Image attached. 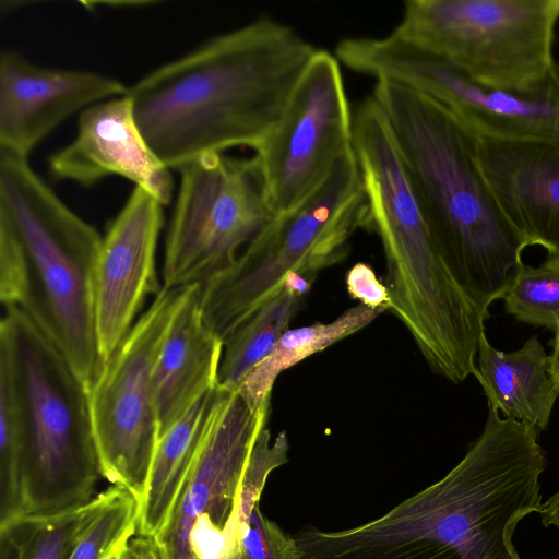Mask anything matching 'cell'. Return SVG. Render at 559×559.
Instances as JSON below:
<instances>
[{"label": "cell", "mask_w": 559, "mask_h": 559, "mask_svg": "<svg viewBox=\"0 0 559 559\" xmlns=\"http://www.w3.org/2000/svg\"><path fill=\"white\" fill-rule=\"evenodd\" d=\"M317 49L264 16L157 67L126 95L152 150L179 170L204 154L257 151Z\"/></svg>", "instance_id": "1"}, {"label": "cell", "mask_w": 559, "mask_h": 559, "mask_svg": "<svg viewBox=\"0 0 559 559\" xmlns=\"http://www.w3.org/2000/svg\"><path fill=\"white\" fill-rule=\"evenodd\" d=\"M371 96L383 111L432 236L457 282L489 317L522 264L527 241L499 207L477 139L441 105L391 81Z\"/></svg>", "instance_id": "2"}, {"label": "cell", "mask_w": 559, "mask_h": 559, "mask_svg": "<svg viewBox=\"0 0 559 559\" xmlns=\"http://www.w3.org/2000/svg\"><path fill=\"white\" fill-rule=\"evenodd\" d=\"M102 239L28 158L0 150V300L46 335L87 391L105 366L94 309Z\"/></svg>", "instance_id": "3"}, {"label": "cell", "mask_w": 559, "mask_h": 559, "mask_svg": "<svg viewBox=\"0 0 559 559\" xmlns=\"http://www.w3.org/2000/svg\"><path fill=\"white\" fill-rule=\"evenodd\" d=\"M0 322V377L16 412L23 515L93 500L102 476L88 391L68 360L17 308Z\"/></svg>", "instance_id": "4"}, {"label": "cell", "mask_w": 559, "mask_h": 559, "mask_svg": "<svg viewBox=\"0 0 559 559\" xmlns=\"http://www.w3.org/2000/svg\"><path fill=\"white\" fill-rule=\"evenodd\" d=\"M367 227V199L352 147L311 194L275 215L230 267L201 285L206 326L225 342L288 274L317 277L344 260L352 236Z\"/></svg>", "instance_id": "5"}, {"label": "cell", "mask_w": 559, "mask_h": 559, "mask_svg": "<svg viewBox=\"0 0 559 559\" xmlns=\"http://www.w3.org/2000/svg\"><path fill=\"white\" fill-rule=\"evenodd\" d=\"M559 0H407L391 32L473 81L512 92L552 71Z\"/></svg>", "instance_id": "6"}, {"label": "cell", "mask_w": 559, "mask_h": 559, "mask_svg": "<svg viewBox=\"0 0 559 559\" xmlns=\"http://www.w3.org/2000/svg\"><path fill=\"white\" fill-rule=\"evenodd\" d=\"M336 56L352 71L429 97L478 138L559 143V63L535 88L512 92L481 85L392 33L344 38Z\"/></svg>", "instance_id": "7"}, {"label": "cell", "mask_w": 559, "mask_h": 559, "mask_svg": "<svg viewBox=\"0 0 559 559\" xmlns=\"http://www.w3.org/2000/svg\"><path fill=\"white\" fill-rule=\"evenodd\" d=\"M177 171L164 289L202 285L226 271L275 216L254 156L204 154Z\"/></svg>", "instance_id": "8"}, {"label": "cell", "mask_w": 559, "mask_h": 559, "mask_svg": "<svg viewBox=\"0 0 559 559\" xmlns=\"http://www.w3.org/2000/svg\"><path fill=\"white\" fill-rule=\"evenodd\" d=\"M270 402L254 409L238 389L219 385L199 452L154 537L163 559H239L241 483L253 447L267 425Z\"/></svg>", "instance_id": "9"}, {"label": "cell", "mask_w": 559, "mask_h": 559, "mask_svg": "<svg viewBox=\"0 0 559 559\" xmlns=\"http://www.w3.org/2000/svg\"><path fill=\"white\" fill-rule=\"evenodd\" d=\"M185 288L156 294L88 390L102 476L140 504L159 438L155 364Z\"/></svg>", "instance_id": "10"}, {"label": "cell", "mask_w": 559, "mask_h": 559, "mask_svg": "<svg viewBox=\"0 0 559 559\" xmlns=\"http://www.w3.org/2000/svg\"><path fill=\"white\" fill-rule=\"evenodd\" d=\"M353 147V114L340 61L317 49L282 117L254 151L275 215L311 194Z\"/></svg>", "instance_id": "11"}, {"label": "cell", "mask_w": 559, "mask_h": 559, "mask_svg": "<svg viewBox=\"0 0 559 559\" xmlns=\"http://www.w3.org/2000/svg\"><path fill=\"white\" fill-rule=\"evenodd\" d=\"M353 148L368 206V227L378 234L388 281L420 288L445 271L444 258L424 217L388 120L373 97L353 114Z\"/></svg>", "instance_id": "12"}, {"label": "cell", "mask_w": 559, "mask_h": 559, "mask_svg": "<svg viewBox=\"0 0 559 559\" xmlns=\"http://www.w3.org/2000/svg\"><path fill=\"white\" fill-rule=\"evenodd\" d=\"M164 206L146 190L134 187L102 239L94 309L97 344L105 365L130 333L146 296L162 289L155 255Z\"/></svg>", "instance_id": "13"}, {"label": "cell", "mask_w": 559, "mask_h": 559, "mask_svg": "<svg viewBox=\"0 0 559 559\" xmlns=\"http://www.w3.org/2000/svg\"><path fill=\"white\" fill-rule=\"evenodd\" d=\"M127 92L128 86L107 74L39 66L17 51L3 50L0 56V150L28 158L68 118Z\"/></svg>", "instance_id": "14"}, {"label": "cell", "mask_w": 559, "mask_h": 559, "mask_svg": "<svg viewBox=\"0 0 559 559\" xmlns=\"http://www.w3.org/2000/svg\"><path fill=\"white\" fill-rule=\"evenodd\" d=\"M58 180L91 187L119 176L155 197L163 205L174 195L171 170L142 133L127 95L97 103L78 118L73 140L49 157Z\"/></svg>", "instance_id": "15"}, {"label": "cell", "mask_w": 559, "mask_h": 559, "mask_svg": "<svg viewBox=\"0 0 559 559\" xmlns=\"http://www.w3.org/2000/svg\"><path fill=\"white\" fill-rule=\"evenodd\" d=\"M477 139L484 177L528 246L559 255V143Z\"/></svg>", "instance_id": "16"}, {"label": "cell", "mask_w": 559, "mask_h": 559, "mask_svg": "<svg viewBox=\"0 0 559 559\" xmlns=\"http://www.w3.org/2000/svg\"><path fill=\"white\" fill-rule=\"evenodd\" d=\"M200 295L201 284L185 288L155 364L159 436L218 385L224 342L206 326Z\"/></svg>", "instance_id": "17"}, {"label": "cell", "mask_w": 559, "mask_h": 559, "mask_svg": "<svg viewBox=\"0 0 559 559\" xmlns=\"http://www.w3.org/2000/svg\"><path fill=\"white\" fill-rule=\"evenodd\" d=\"M478 366L474 374L484 389L488 406L538 430L551 416L559 385L549 368V355L537 336L511 353L496 349L480 336Z\"/></svg>", "instance_id": "18"}, {"label": "cell", "mask_w": 559, "mask_h": 559, "mask_svg": "<svg viewBox=\"0 0 559 559\" xmlns=\"http://www.w3.org/2000/svg\"><path fill=\"white\" fill-rule=\"evenodd\" d=\"M218 392L219 384L159 436L139 508L136 534L155 537L163 527L199 452Z\"/></svg>", "instance_id": "19"}, {"label": "cell", "mask_w": 559, "mask_h": 559, "mask_svg": "<svg viewBox=\"0 0 559 559\" xmlns=\"http://www.w3.org/2000/svg\"><path fill=\"white\" fill-rule=\"evenodd\" d=\"M317 277L290 273L282 286L224 342L218 384L237 389L289 329Z\"/></svg>", "instance_id": "20"}, {"label": "cell", "mask_w": 559, "mask_h": 559, "mask_svg": "<svg viewBox=\"0 0 559 559\" xmlns=\"http://www.w3.org/2000/svg\"><path fill=\"white\" fill-rule=\"evenodd\" d=\"M379 314L380 311L358 304L331 322L288 329L237 389L254 409L262 408L271 401L273 385L283 371L362 330Z\"/></svg>", "instance_id": "21"}, {"label": "cell", "mask_w": 559, "mask_h": 559, "mask_svg": "<svg viewBox=\"0 0 559 559\" xmlns=\"http://www.w3.org/2000/svg\"><path fill=\"white\" fill-rule=\"evenodd\" d=\"M98 504L99 495L60 513L26 515L0 524V559H69Z\"/></svg>", "instance_id": "22"}, {"label": "cell", "mask_w": 559, "mask_h": 559, "mask_svg": "<svg viewBox=\"0 0 559 559\" xmlns=\"http://www.w3.org/2000/svg\"><path fill=\"white\" fill-rule=\"evenodd\" d=\"M98 495L99 504L69 559H114L119 547L136 533L139 500L114 485Z\"/></svg>", "instance_id": "23"}, {"label": "cell", "mask_w": 559, "mask_h": 559, "mask_svg": "<svg viewBox=\"0 0 559 559\" xmlns=\"http://www.w3.org/2000/svg\"><path fill=\"white\" fill-rule=\"evenodd\" d=\"M502 299L506 312L518 321L559 333V255L537 267L520 264Z\"/></svg>", "instance_id": "24"}, {"label": "cell", "mask_w": 559, "mask_h": 559, "mask_svg": "<svg viewBox=\"0 0 559 559\" xmlns=\"http://www.w3.org/2000/svg\"><path fill=\"white\" fill-rule=\"evenodd\" d=\"M239 559H300L294 536L263 515L259 503L242 531Z\"/></svg>", "instance_id": "25"}, {"label": "cell", "mask_w": 559, "mask_h": 559, "mask_svg": "<svg viewBox=\"0 0 559 559\" xmlns=\"http://www.w3.org/2000/svg\"><path fill=\"white\" fill-rule=\"evenodd\" d=\"M346 289L353 299L381 313L392 308V299L386 284L382 283L373 269L358 262L346 274Z\"/></svg>", "instance_id": "26"}, {"label": "cell", "mask_w": 559, "mask_h": 559, "mask_svg": "<svg viewBox=\"0 0 559 559\" xmlns=\"http://www.w3.org/2000/svg\"><path fill=\"white\" fill-rule=\"evenodd\" d=\"M114 559H163L154 537L134 534L117 550Z\"/></svg>", "instance_id": "27"}, {"label": "cell", "mask_w": 559, "mask_h": 559, "mask_svg": "<svg viewBox=\"0 0 559 559\" xmlns=\"http://www.w3.org/2000/svg\"><path fill=\"white\" fill-rule=\"evenodd\" d=\"M543 524L547 527L555 525L559 530V491L542 503L538 512Z\"/></svg>", "instance_id": "28"}, {"label": "cell", "mask_w": 559, "mask_h": 559, "mask_svg": "<svg viewBox=\"0 0 559 559\" xmlns=\"http://www.w3.org/2000/svg\"><path fill=\"white\" fill-rule=\"evenodd\" d=\"M550 373L559 385V333L555 334L552 353L549 355Z\"/></svg>", "instance_id": "29"}, {"label": "cell", "mask_w": 559, "mask_h": 559, "mask_svg": "<svg viewBox=\"0 0 559 559\" xmlns=\"http://www.w3.org/2000/svg\"><path fill=\"white\" fill-rule=\"evenodd\" d=\"M559 559V558H558Z\"/></svg>", "instance_id": "30"}]
</instances>
